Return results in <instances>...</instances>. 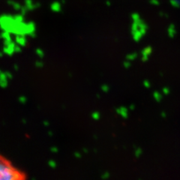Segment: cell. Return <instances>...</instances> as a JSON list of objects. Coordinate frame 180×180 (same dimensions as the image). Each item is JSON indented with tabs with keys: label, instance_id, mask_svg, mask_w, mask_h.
Returning a JSON list of instances; mask_svg holds the SVG:
<instances>
[{
	"label": "cell",
	"instance_id": "obj_1",
	"mask_svg": "<svg viewBox=\"0 0 180 180\" xmlns=\"http://www.w3.org/2000/svg\"><path fill=\"white\" fill-rule=\"evenodd\" d=\"M0 29L15 35H29L32 38L36 36V26L32 21L25 22L24 15L8 14L0 15Z\"/></svg>",
	"mask_w": 180,
	"mask_h": 180
},
{
	"label": "cell",
	"instance_id": "obj_2",
	"mask_svg": "<svg viewBox=\"0 0 180 180\" xmlns=\"http://www.w3.org/2000/svg\"><path fill=\"white\" fill-rule=\"evenodd\" d=\"M24 176L17 170L10 163L0 157V180L22 179Z\"/></svg>",
	"mask_w": 180,
	"mask_h": 180
},
{
	"label": "cell",
	"instance_id": "obj_3",
	"mask_svg": "<svg viewBox=\"0 0 180 180\" xmlns=\"http://www.w3.org/2000/svg\"><path fill=\"white\" fill-rule=\"evenodd\" d=\"M4 44L5 47L3 48V52H5V54L12 56L13 53L15 52V47H16L15 43L12 41H4Z\"/></svg>",
	"mask_w": 180,
	"mask_h": 180
},
{
	"label": "cell",
	"instance_id": "obj_4",
	"mask_svg": "<svg viewBox=\"0 0 180 180\" xmlns=\"http://www.w3.org/2000/svg\"><path fill=\"white\" fill-rule=\"evenodd\" d=\"M23 5L29 11H32L39 8L41 4L38 2H35L34 0H23Z\"/></svg>",
	"mask_w": 180,
	"mask_h": 180
},
{
	"label": "cell",
	"instance_id": "obj_5",
	"mask_svg": "<svg viewBox=\"0 0 180 180\" xmlns=\"http://www.w3.org/2000/svg\"><path fill=\"white\" fill-rule=\"evenodd\" d=\"M62 4L60 1H53L50 4V8L52 12L60 13L62 11Z\"/></svg>",
	"mask_w": 180,
	"mask_h": 180
},
{
	"label": "cell",
	"instance_id": "obj_6",
	"mask_svg": "<svg viewBox=\"0 0 180 180\" xmlns=\"http://www.w3.org/2000/svg\"><path fill=\"white\" fill-rule=\"evenodd\" d=\"M7 4L8 6H10L11 8H12L14 11H20V9L22 8V5L20 4L18 2L15 1V0H8L7 1Z\"/></svg>",
	"mask_w": 180,
	"mask_h": 180
},
{
	"label": "cell",
	"instance_id": "obj_7",
	"mask_svg": "<svg viewBox=\"0 0 180 180\" xmlns=\"http://www.w3.org/2000/svg\"><path fill=\"white\" fill-rule=\"evenodd\" d=\"M26 35H16V37H15V42L21 47L26 46V43H27V39H26Z\"/></svg>",
	"mask_w": 180,
	"mask_h": 180
},
{
	"label": "cell",
	"instance_id": "obj_8",
	"mask_svg": "<svg viewBox=\"0 0 180 180\" xmlns=\"http://www.w3.org/2000/svg\"><path fill=\"white\" fill-rule=\"evenodd\" d=\"M8 78H7L5 72L0 71V86L2 88H5L8 86Z\"/></svg>",
	"mask_w": 180,
	"mask_h": 180
},
{
	"label": "cell",
	"instance_id": "obj_9",
	"mask_svg": "<svg viewBox=\"0 0 180 180\" xmlns=\"http://www.w3.org/2000/svg\"><path fill=\"white\" fill-rule=\"evenodd\" d=\"M116 112L124 118H126L128 116V110L125 108H119L116 109Z\"/></svg>",
	"mask_w": 180,
	"mask_h": 180
},
{
	"label": "cell",
	"instance_id": "obj_10",
	"mask_svg": "<svg viewBox=\"0 0 180 180\" xmlns=\"http://www.w3.org/2000/svg\"><path fill=\"white\" fill-rule=\"evenodd\" d=\"M0 37L4 39V41H12L11 36V33L6 31H2V32L0 35Z\"/></svg>",
	"mask_w": 180,
	"mask_h": 180
},
{
	"label": "cell",
	"instance_id": "obj_11",
	"mask_svg": "<svg viewBox=\"0 0 180 180\" xmlns=\"http://www.w3.org/2000/svg\"><path fill=\"white\" fill-rule=\"evenodd\" d=\"M35 52H36L37 56L40 58H43L44 56V52L42 49L41 48H37L36 50H35Z\"/></svg>",
	"mask_w": 180,
	"mask_h": 180
},
{
	"label": "cell",
	"instance_id": "obj_12",
	"mask_svg": "<svg viewBox=\"0 0 180 180\" xmlns=\"http://www.w3.org/2000/svg\"><path fill=\"white\" fill-rule=\"evenodd\" d=\"M92 118L94 120H98L101 118L100 112L98 111L92 112Z\"/></svg>",
	"mask_w": 180,
	"mask_h": 180
},
{
	"label": "cell",
	"instance_id": "obj_13",
	"mask_svg": "<svg viewBox=\"0 0 180 180\" xmlns=\"http://www.w3.org/2000/svg\"><path fill=\"white\" fill-rule=\"evenodd\" d=\"M18 101H19V102H20V103H21V104H26V101H27V98H26V96H23V95H22V96L19 97Z\"/></svg>",
	"mask_w": 180,
	"mask_h": 180
},
{
	"label": "cell",
	"instance_id": "obj_14",
	"mask_svg": "<svg viewBox=\"0 0 180 180\" xmlns=\"http://www.w3.org/2000/svg\"><path fill=\"white\" fill-rule=\"evenodd\" d=\"M48 165H49V167H50V168L54 169V168H56V162L53 160H50L48 161Z\"/></svg>",
	"mask_w": 180,
	"mask_h": 180
},
{
	"label": "cell",
	"instance_id": "obj_15",
	"mask_svg": "<svg viewBox=\"0 0 180 180\" xmlns=\"http://www.w3.org/2000/svg\"><path fill=\"white\" fill-rule=\"evenodd\" d=\"M101 89L104 92H108L109 90H110V87H109V86L107 85V84H104V85L101 86Z\"/></svg>",
	"mask_w": 180,
	"mask_h": 180
},
{
	"label": "cell",
	"instance_id": "obj_16",
	"mask_svg": "<svg viewBox=\"0 0 180 180\" xmlns=\"http://www.w3.org/2000/svg\"><path fill=\"white\" fill-rule=\"evenodd\" d=\"M35 66L37 68H42L44 66V63L41 61H37L36 62H35Z\"/></svg>",
	"mask_w": 180,
	"mask_h": 180
},
{
	"label": "cell",
	"instance_id": "obj_17",
	"mask_svg": "<svg viewBox=\"0 0 180 180\" xmlns=\"http://www.w3.org/2000/svg\"><path fill=\"white\" fill-rule=\"evenodd\" d=\"M110 177V173L108 172H105L104 174H102V176H101V178L102 179H108V178Z\"/></svg>",
	"mask_w": 180,
	"mask_h": 180
},
{
	"label": "cell",
	"instance_id": "obj_18",
	"mask_svg": "<svg viewBox=\"0 0 180 180\" xmlns=\"http://www.w3.org/2000/svg\"><path fill=\"white\" fill-rule=\"evenodd\" d=\"M50 151L53 153H56L59 152V149H58L57 147H56V146H52V147L50 148Z\"/></svg>",
	"mask_w": 180,
	"mask_h": 180
},
{
	"label": "cell",
	"instance_id": "obj_19",
	"mask_svg": "<svg viewBox=\"0 0 180 180\" xmlns=\"http://www.w3.org/2000/svg\"><path fill=\"white\" fill-rule=\"evenodd\" d=\"M5 74H6V76L7 78H8V80H11V79H12L13 75L11 72H9V71H5Z\"/></svg>",
	"mask_w": 180,
	"mask_h": 180
},
{
	"label": "cell",
	"instance_id": "obj_20",
	"mask_svg": "<svg viewBox=\"0 0 180 180\" xmlns=\"http://www.w3.org/2000/svg\"><path fill=\"white\" fill-rule=\"evenodd\" d=\"M21 46H20V45H18V46L15 47V52H21V48H20Z\"/></svg>",
	"mask_w": 180,
	"mask_h": 180
},
{
	"label": "cell",
	"instance_id": "obj_21",
	"mask_svg": "<svg viewBox=\"0 0 180 180\" xmlns=\"http://www.w3.org/2000/svg\"><path fill=\"white\" fill-rule=\"evenodd\" d=\"M74 155L75 158H81V154H80V152H74Z\"/></svg>",
	"mask_w": 180,
	"mask_h": 180
},
{
	"label": "cell",
	"instance_id": "obj_22",
	"mask_svg": "<svg viewBox=\"0 0 180 180\" xmlns=\"http://www.w3.org/2000/svg\"><path fill=\"white\" fill-rule=\"evenodd\" d=\"M124 66L125 68H128L130 66V63H129L128 62H124Z\"/></svg>",
	"mask_w": 180,
	"mask_h": 180
},
{
	"label": "cell",
	"instance_id": "obj_23",
	"mask_svg": "<svg viewBox=\"0 0 180 180\" xmlns=\"http://www.w3.org/2000/svg\"><path fill=\"white\" fill-rule=\"evenodd\" d=\"M43 124H44V125L45 127H48V126H49V125H50V123H49L48 121H44Z\"/></svg>",
	"mask_w": 180,
	"mask_h": 180
},
{
	"label": "cell",
	"instance_id": "obj_24",
	"mask_svg": "<svg viewBox=\"0 0 180 180\" xmlns=\"http://www.w3.org/2000/svg\"><path fill=\"white\" fill-rule=\"evenodd\" d=\"M14 70H15V71H18V69H19L18 65H14Z\"/></svg>",
	"mask_w": 180,
	"mask_h": 180
},
{
	"label": "cell",
	"instance_id": "obj_25",
	"mask_svg": "<svg viewBox=\"0 0 180 180\" xmlns=\"http://www.w3.org/2000/svg\"><path fill=\"white\" fill-rule=\"evenodd\" d=\"M60 2H61L62 5H65V4L66 3V1H65V0H60Z\"/></svg>",
	"mask_w": 180,
	"mask_h": 180
},
{
	"label": "cell",
	"instance_id": "obj_26",
	"mask_svg": "<svg viewBox=\"0 0 180 180\" xmlns=\"http://www.w3.org/2000/svg\"><path fill=\"white\" fill-rule=\"evenodd\" d=\"M4 53H5V52H4L3 51L2 52H0V57H2Z\"/></svg>",
	"mask_w": 180,
	"mask_h": 180
},
{
	"label": "cell",
	"instance_id": "obj_27",
	"mask_svg": "<svg viewBox=\"0 0 180 180\" xmlns=\"http://www.w3.org/2000/svg\"><path fill=\"white\" fill-rule=\"evenodd\" d=\"M48 134H49V135H50V136H52V131H49Z\"/></svg>",
	"mask_w": 180,
	"mask_h": 180
},
{
	"label": "cell",
	"instance_id": "obj_28",
	"mask_svg": "<svg viewBox=\"0 0 180 180\" xmlns=\"http://www.w3.org/2000/svg\"><path fill=\"white\" fill-rule=\"evenodd\" d=\"M83 152H85L86 153H87V152H88V150H87V149H83Z\"/></svg>",
	"mask_w": 180,
	"mask_h": 180
},
{
	"label": "cell",
	"instance_id": "obj_29",
	"mask_svg": "<svg viewBox=\"0 0 180 180\" xmlns=\"http://www.w3.org/2000/svg\"><path fill=\"white\" fill-rule=\"evenodd\" d=\"M107 5H110V2H109V1H108V2H107Z\"/></svg>",
	"mask_w": 180,
	"mask_h": 180
},
{
	"label": "cell",
	"instance_id": "obj_30",
	"mask_svg": "<svg viewBox=\"0 0 180 180\" xmlns=\"http://www.w3.org/2000/svg\"><path fill=\"white\" fill-rule=\"evenodd\" d=\"M97 98H100V95H99V94H98L97 95Z\"/></svg>",
	"mask_w": 180,
	"mask_h": 180
},
{
	"label": "cell",
	"instance_id": "obj_31",
	"mask_svg": "<svg viewBox=\"0 0 180 180\" xmlns=\"http://www.w3.org/2000/svg\"><path fill=\"white\" fill-rule=\"evenodd\" d=\"M22 122H23V123H26V119H22Z\"/></svg>",
	"mask_w": 180,
	"mask_h": 180
}]
</instances>
